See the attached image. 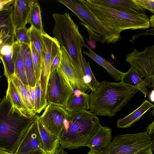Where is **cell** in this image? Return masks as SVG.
I'll return each instance as SVG.
<instances>
[{
    "label": "cell",
    "mask_w": 154,
    "mask_h": 154,
    "mask_svg": "<svg viewBox=\"0 0 154 154\" xmlns=\"http://www.w3.org/2000/svg\"><path fill=\"white\" fill-rule=\"evenodd\" d=\"M32 61L37 81L40 79L42 61L40 56L32 43L30 45Z\"/></svg>",
    "instance_id": "obj_32"
},
{
    "label": "cell",
    "mask_w": 154,
    "mask_h": 154,
    "mask_svg": "<svg viewBox=\"0 0 154 154\" xmlns=\"http://www.w3.org/2000/svg\"><path fill=\"white\" fill-rule=\"evenodd\" d=\"M68 114V112L63 107L49 104L42 115L39 116V119L47 130L59 138Z\"/></svg>",
    "instance_id": "obj_12"
},
{
    "label": "cell",
    "mask_w": 154,
    "mask_h": 154,
    "mask_svg": "<svg viewBox=\"0 0 154 154\" xmlns=\"http://www.w3.org/2000/svg\"><path fill=\"white\" fill-rule=\"evenodd\" d=\"M39 134L43 148L46 154H54L60 146L59 138L51 133L43 125L36 116Z\"/></svg>",
    "instance_id": "obj_19"
},
{
    "label": "cell",
    "mask_w": 154,
    "mask_h": 154,
    "mask_svg": "<svg viewBox=\"0 0 154 154\" xmlns=\"http://www.w3.org/2000/svg\"><path fill=\"white\" fill-rule=\"evenodd\" d=\"M14 0H0V11L7 8L12 5L14 2Z\"/></svg>",
    "instance_id": "obj_39"
},
{
    "label": "cell",
    "mask_w": 154,
    "mask_h": 154,
    "mask_svg": "<svg viewBox=\"0 0 154 154\" xmlns=\"http://www.w3.org/2000/svg\"><path fill=\"white\" fill-rule=\"evenodd\" d=\"M150 82L152 83V87L154 90V74L150 78ZM150 114L154 116V106L153 107V109L150 111Z\"/></svg>",
    "instance_id": "obj_43"
},
{
    "label": "cell",
    "mask_w": 154,
    "mask_h": 154,
    "mask_svg": "<svg viewBox=\"0 0 154 154\" xmlns=\"http://www.w3.org/2000/svg\"><path fill=\"white\" fill-rule=\"evenodd\" d=\"M84 1L95 17L119 37L124 30L144 29L150 26L149 19L146 15L118 11L97 4L91 0Z\"/></svg>",
    "instance_id": "obj_4"
},
{
    "label": "cell",
    "mask_w": 154,
    "mask_h": 154,
    "mask_svg": "<svg viewBox=\"0 0 154 154\" xmlns=\"http://www.w3.org/2000/svg\"><path fill=\"white\" fill-rule=\"evenodd\" d=\"M13 46L5 45L0 47V55H6L13 51Z\"/></svg>",
    "instance_id": "obj_37"
},
{
    "label": "cell",
    "mask_w": 154,
    "mask_h": 154,
    "mask_svg": "<svg viewBox=\"0 0 154 154\" xmlns=\"http://www.w3.org/2000/svg\"><path fill=\"white\" fill-rule=\"evenodd\" d=\"M4 68V75L6 78H10L15 74V67L13 59V51L4 55H0Z\"/></svg>",
    "instance_id": "obj_31"
},
{
    "label": "cell",
    "mask_w": 154,
    "mask_h": 154,
    "mask_svg": "<svg viewBox=\"0 0 154 154\" xmlns=\"http://www.w3.org/2000/svg\"><path fill=\"white\" fill-rule=\"evenodd\" d=\"M24 44L17 40L13 45V59L15 67V74L26 85H28L23 60Z\"/></svg>",
    "instance_id": "obj_20"
},
{
    "label": "cell",
    "mask_w": 154,
    "mask_h": 154,
    "mask_svg": "<svg viewBox=\"0 0 154 154\" xmlns=\"http://www.w3.org/2000/svg\"><path fill=\"white\" fill-rule=\"evenodd\" d=\"M35 116L28 117L14 110L5 97L0 104V154H14Z\"/></svg>",
    "instance_id": "obj_3"
},
{
    "label": "cell",
    "mask_w": 154,
    "mask_h": 154,
    "mask_svg": "<svg viewBox=\"0 0 154 154\" xmlns=\"http://www.w3.org/2000/svg\"><path fill=\"white\" fill-rule=\"evenodd\" d=\"M43 51L42 59V70L40 77L41 86L45 97L47 85L52 62L61 46L57 40L45 32L43 34Z\"/></svg>",
    "instance_id": "obj_11"
},
{
    "label": "cell",
    "mask_w": 154,
    "mask_h": 154,
    "mask_svg": "<svg viewBox=\"0 0 154 154\" xmlns=\"http://www.w3.org/2000/svg\"><path fill=\"white\" fill-rule=\"evenodd\" d=\"M146 131L149 135L154 134V120L148 126Z\"/></svg>",
    "instance_id": "obj_41"
},
{
    "label": "cell",
    "mask_w": 154,
    "mask_h": 154,
    "mask_svg": "<svg viewBox=\"0 0 154 154\" xmlns=\"http://www.w3.org/2000/svg\"><path fill=\"white\" fill-rule=\"evenodd\" d=\"M125 60L141 77L150 80L154 74V45L147 46L140 52L134 49L133 51L126 56Z\"/></svg>",
    "instance_id": "obj_10"
},
{
    "label": "cell",
    "mask_w": 154,
    "mask_h": 154,
    "mask_svg": "<svg viewBox=\"0 0 154 154\" xmlns=\"http://www.w3.org/2000/svg\"><path fill=\"white\" fill-rule=\"evenodd\" d=\"M122 82L127 85L133 87H139L140 91L146 97L148 90L146 87H151L150 80L145 78L143 80L138 73L132 68H131L124 74L122 77Z\"/></svg>",
    "instance_id": "obj_22"
},
{
    "label": "cell",
    "mask_w": 154,
    "mask_h": 154,
    "mask_svg": "<svg viewBox=\"0 0 154 154\" xmlns=\"http://www.w3.org/2000/svg\"><path fill=\"white\" fill-rule=\"evenodd\" d=\"M69 112L90 109V95L85 92L72 94L66 106L64 107Z\"/></svg>",
    "instance_id": "obj_23"
},
{
    "label": "cell",
    "mask_w": 154,
    "mask_h": 154,
    "mask_svg": "<svg viewBox=\"0 0 154 154\" xmlns=\"http://www.w3.org/2000/svg\"><path fill=\"white\" fill-rule=\"evenodd\" d=\"M139 87L104 80L90 95L91 111L96 115L114 116L139 91Z\"/></svg>",
    "instance_id": "obj_1"
},
{
    "label": "cell",
    "mask_w": 154,
    "mask_h": 154,
    "mask_svg": "<svg viewBox=\"0 0 154 154\" xmlns=\"http://www.w3.org/2000/svg\"><path fill=\"white\" fill-rule=\"evenodd\" d=\"M28 23L42 33L45 32L42 23L40 6L37 0H33Z\"/></svg>",
    "instance_id": "obj_28"
},
{
    "label": "cell",
    "mask_w": 154,
    "mask_h": 154,
    "mask_svg": "<svg viewBox=\"0 0 154 154\" xmlns=\"http://www.w3.org/2000/svg\"><path fill=\"white\" fill-rule=\"evenodd\" d=\"M33 0H15L12 4V18L15 29L26 26Z\"/></svg>",
    "instance_id": "obj_16"
},
{
    "label": "cell",
    "mask_w": 154,
    "mask_h": 154,
    "mask_svg": "<svg viewBox=\"0 0 154 154\" xmlns=\"http://www.w3.org/2000/svg\"><path fill=\"white\" fill-rule=\"evenodd\" d=\"M10 78L16 87L23 102L28 111L32 117L35 116L36 115V113L30 102L26 86L15 74L12 75Z\"/></svg>",
    "instance_id": "obj_26"
},
{
    "label": "cell",
    "mask_w": 154,
    "mask_h": 154,
    "mask_svg": "<svg viewBox=\"0 0 154 154\" xmlns=\"http://www.w3.org/2000/svg\"><path fill=\"white\" fill-rule=\"evenodd\" d=\"M87 154H95L91 151H89L88 152Z\"/></svg>",
    "instance_id": "obj_47"
},
{
    "label": "cell",
    "mask_w": 154,
    "mask_h": 154,
    "mask_svg": "<svg viewBox=\"0 0 154 154\" xmlns=\"http://www.w3.org/2000/svg\"><path fill=\"white\" fill-rule=\"evenodd\" d=\"M152 150L154 152V134L152 135Z\"/></svg>",
    "instance_id": "obj_46"
},
{
    "label": "cell",
    "mask_w": 154,
    "mask_h": 154,
    "mask_svg": "<svg viewBox=\"0 0 154 154\" xmlns=\"http://www.w3.org/2000/svg\"><path fill=\"white\" fill-rule=\"evenodd\" d=\"M149 100L152 102H154V90L152 91L149 95Z\"/></svg>",
    "instance_id": "obj_44"
},
{
    "label": "cell",
    "mask_w": 154,
    "mask_h": 154,
    "mask_svg": "<svg viewBox=\"0 0 154 154\" xmlns=\"http://www.w3.org/2000/svg\"><path fill=\"white\" fill-rule=\"evenodd\" d=\"M98 5L127 13L145 15L146 11L134 0H91Z\"/></svg>",
    "instance_id": "obj_17"
},
{
    "label": "cell",
    "mask_w": 154,
    "mask_h": 154,
    "mask_svg": "<svg viewBox=\"0 0 154 154\" xmlns=\"http://www.w3.org/2000/svg\"><path fill=\"white\" fill-rule=\"evenodd\" d=\"M7 79L8 87L5 97L10 103L12 109L26 117H33L31 115L23 104L12 80L10 78Z\"/></svg>",
    "instance_id": "obj_18"
},
{
    "label": "cell",
    "mask_w": 154,
    "mask_h": 154,
    "mask_svg": "<svg viewBox=\"0 0 154 154\" xmlns=\"http://www.w3.org/2000/svg\"><path fill=\"white\" fill-rule=\"evenodd\" d=\"M12 6L0 11V46H13L15 41V29L12 18Z\"/></svg>",
    "instance_id": "obj_14"
},
{
    "label": "cell",
    "mask_w": 154,
    "mask_h": 154,
    "mask_svg": "<svg viewBox=\"0 0 154 154\" xmlns=\"http://www.w3.org/2000/svg\"><path fill=\"white\" fill-rule=\"evenodd\" d=\"M81 66L85 75L84 81L91 91H95L100 83L96 79L91 69L89 61H87L82 55V52L79 55Z\"/></svg>",
    "instance_id": "obj_27"
},
{
    "label": "cell",
    "mask_w": 154,
    "mask_h": 154,
    "mask_svg": "<svg viewBox=\"0 0 154 154\" xmlns=\"http://www.w3.org/2000/svg\"><path fill=\"white\" fill-rule=\"evenodd\" d=\"M152 143L151 138L146 131L118 135L102 154H135Z\"/></svg>",
    "instance_id": "obj_7"
},
{
    "label": "cell",
    "mask_w": 154,
    "mask_h": 154,
    "mask_svg": "<svg viewBox=\"0 0 154 154\" xmlns=\"http://www.w3.org/2000/svg\"><path fill=\"white\" fill-rule=\"evenodd\" d=\"M61 60L57 68L64 75L73 91L78 89L83 92L90 90L84 81L85 75L81 66L72 59L65 49L61 47Z\"/></svg>",
    "instance_id": "obj_9"
},
{
    "label": "cell",
    "mask_w": 154,
    "mask_h": 154,
    "mask_svg": "<svg viewBox=\"0 0 154 154\" xmlns=\"http://www.w3.org/2000/svg\"><path fill=\"white\" fill-rule=\"evenodd\" d=\"M61 57V49L57 53L52 62L51 67V73L58 67L60 63Z\"/></svg>",
    "instance_id": "obj_36"
},
{
    "label": "cell",
    "mask_w": 154,
    "mask_h": 154,
    "mask_svg": "<svg viewBox=\"0 0 154 154\" xmlns=\"http://www.w3.org/2000/svg\"><path fill=\"white\" fill-rule=\"evenodd\" d=\"M154 35V28L152 29L145 30L144 32L133 35L132 37V38L130 40V41L131 42H133L135 39L137 37L141 35Z\"/></svg>",
    "instance_id": "obj_38"
},
{
    "label": "cell",
    "mask_w": 154,
    "mask_h": 154,
    "mask_svg": "<svg viewBox=\"0 0 154 154\" xmlns=\"http://www.w3.org/2000/svg\"><path fill=\"white\" fill-rule=\"evenodd\" d=\"M152 146H150L138 151L135 154H153Z\"/></svg>",
    "instance_id": "obj_40"
},
{
    "label": "cell",
    "mask_w": 154,
    "mask_h": 154,
    "mask_svg": "<svg viewBox=\"0 0 154 154\" xmlns=\"http://www.w3.org/2000/svg\"><path fill=\"white\" fill-rule=\"evenodd\" d=\"M30 102L35 109V88L29 85L26 86Z\"/></svg>",
    "instance_id": "obj_35"
},
{
    "label": "cell",
    "mask_w": 154,
    "mask_h": 154,
    "mask_svg": "<svg viewBox=\"0 0 154 154\" xmlns=\"http://www.w3.org/2000/svg\"><path fill=\"white\" fill-rule=\"evenodd\" d=\"M55 21L52 33L61 47H64L73 60L81 66L79 55L85 42L78 26L69 14L53 13Z\"/></svg>",
    "instance_id": "obj_6"
},
{
    "label": "cell",
    "mask_w": 154,
    "mask_h": 154,
    "mask_svg": "<svg viewBox=\"0 0 154 154\" xmlns=\"http://www.w3.org/2000/svg\"><path fill=\"white\" fill-rule=\"evenodd\" d=\"M35 88V109L36 113H40L48 105L46 97L41 86L40 79L37 81Z\"/></svg>",
    "instance_id": "obj_30"
},
{
    "label": "cell",
    "mask_w": 154,
    "mask_h": 154,
    "mask_svg": "<svg viewBox=\"0 0 154 154\" xmlns=\"http://www.w3.org/2000/svg\"><path fill=\"white\" fill-rule=\"evenodd\" d=\"M54 154H68L64 149L60 146L57 149Z\"/></svg>",
    "instance_id": "obj_42"
},
{
    "label": "cell",
    "mask_w": 154,
    "mask_h": 154,
    "mask_svg": "<svg viewBox=\"0 0 154 154\" xmlns=\"http://www.w3.org/2000/svg\"><path fill=\"white\" fill-rule=\"evenodd\" d=\"M28 29L31 42L39 54L42 60L43 51V33L31 26Z\"/></svg>",
    "instance_id": "obj_29"
},
{
    "label": "cell",
    "mask_w": 154,
    "mask_h": 154,
    "mask_svg": "<svg viewBox=\"0 0 154 154\" xmlns=\"http://www.w3.org/2000/svg\"><path fill=\"white\" fill-rule=\"evenodd\" d=\"M112 138V130L100 124L94 134L88 142L87 146L95 154H102L110 144Z\"/></svg>",
    "instance_id": "obj_15"
},
{
    "label": "cell",
    "mask_w": 154,
    "mask_h": 154,
    "mask_svg": "<svg viewBox=\"0 0 154 154\" xmlns=\"http://www.w3.org/2000/svg\"><path fill=\"white\" fill-rule=\"evenodd\" d=\"M73 94L67 80L57 68L50 73L46 95L48 104L65 107Z\"/></svg>",
    "instance_id": "obj_8"
},
{
    "label": "cell",
    "mask_w": 154,
    "mask_h": 154,
    "mask_svg": "<svg viewBox=\"0 0 154 154\" xmlns=\"http://www.w3.org/2000/svg\"><path fill=\"white\" fill-rule=\"evenodd\" d=\"M15 36L17 40L21 43L29 45H30L29 30L26 26L16 29Z\"/></svg>",
    "instance_id": "obj_33"
},
{
    "label": "cell",
    "mask_w": 154,
    "mask_h": 154,
    "mask_svg": "<svg viewBox=\"0 0 154 154\" xmlns=\"http://www.w3.org/2000/svg\"><path fill=\"white\" fill-rule=\"evenodd\" d=\"M68 112L59 137L60 146L69 149L86 146L100 125L98 118L91 111Z\"/></svg>",
    "instance_id": "obj_2"
},
{
    "label": "cell",
    "mask_w": 154,
    "mask_h": 154,
    "mask_svg": "<svg viewBox=\"0 0 154 154\" xmlns=\"http://www.w3.org/2000/svg\"><path fill=\"white\" fill-rule=\"evenodd\" d=\"M149 20L150 26L154 27V14L150 17Z\"/></svg>",
    "instance_id": "obj_45"
},
{
    "label": "cell",
    "mask_w": 154,
    "mask_h": 154,
    "mask_svg": "<svg viewBox=\"0 0 154 154\" xmlns=\"http://www.w3.org/2000/svg\"><path fill=\"white\" fill-rule=\"evenodd\" d=\"M72 11L87 29L90 41L102 44H114L121 39L98 20L88 8L84 0H58Z\"/></svg>",
    "instance_id": "obj_5"
},
{
    "label": "cell",
    "mask_w": 154,
    "mask_h": 154,
    "mask_svg": "<svg viewBox=\"0 0 154 154\" xmlns=\"http://www.w3.org/2000/svg\"><path fill=\"white\" fill-rule=\"evenodd\" d=\"M154 105L145 100L141 105L131 113L123 118L118 119L116 125L119 128L130 127L134 123L139 121L142 117Z\"/></svg>",
    "instance_id": "obj_21"
},
{
    "label": "cell",
    "mask_w": 154,
    "mask_h": 154,
    "mask_svg": "<svg viewBox=\"0 0 154 154\" xmlns=\"http://www.w3.org/2000/svg\"><path fill=\"white\" fill-rule=\"evenodd\" d=\"M23 60L28 85L35 87L37 82L33 67L30 45L24 44Z\"/></svg>",
    "instance_id": "obj_25"
},
{
    "label": "cell",
    "mask_w": 154,
    "mask_h": 154,
    "mask_svg": "<svg viewBox=\"0 0 154 154\" xmlns=\"http://www.w3.org/2000/svg\"><path fill=\"white\" fill-rule=\"evenodd\" d=\"M36 116L14 154H46L40 138Z\"/></svg>",
    "instance_id": "obj_13"
},
{
    "label": "cell",
    "mask_w": 154,
    "mask_h": 154,
    "mask_svg": "<svg viewBox=\"0 0 154 154\" xmlns=\"http://www.w3.org/2000/svg\"><path fill=\"white\" fill-rule=\"evenodd\" d=\"M134 1L141 8L149 11L154 14V0H134Z\"/></svg>",
    "instance_id": "obj_34"
},
{
    "label": "cell",
    "mask_w": 154,
    "mask_h": 154,
    "mask_svg": "<svg viewBox=\"0 0 154 154\" xmlns=\"http://www.w3.org/2000/svg\"><path fill=\"white\" fill-rule=\"evenodd\" d=\"M84 47L88 49V51H83L85 54L92 59L97 64L103 67L108 73L117 81L122 80L124 73L114 67L105 58L97 54L93 51L85 43Z\"/></svg>",
    "instance_id": "obj_24"
}]
</instances>
